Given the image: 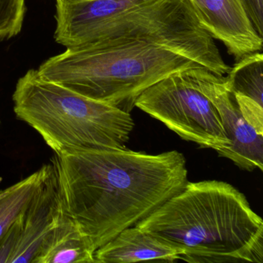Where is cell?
Returning <instances> with one entry per match:
<instances>
[{
  "instance_id": "obj_8",
  "label": "cell",
  "mask_w": 263,
  "mask_h": 263,
  "mask_svg": "<svg viewBox=\"0 0 263 263\" xmlns=\"http://www.w3.org/2000/svg\"><path fill=\"white\" fill-rule=\"evenodd\" d=\"M200 25L221 41L235 61L261 51L263 38L255 31L242 0H189Z\"/></svg>"
},
{
  "instance_id": "obj_13",
  "label": "cell",
  "mask_w": 263,
  "mask_h": 263,
  "mask_svg": "<svg viewBox=\"0 0 263 263\" xmlns=\"http://www.w3.org/2000/svg\"><path fill=\"white\" fill-rule=\"evenodd\" d=\"M263 55L261 51L237 61L224 77L226 85L234 97L263 105Z\"/></svg>"
},
{
  "instance_id": "obj_10",
  "label": "cell",
  "mask_w": 263,
  "mask_h": 263,
  "mask_svg": "<svg viewBox=\"0 0 263 263\" xmlns=\"http://www.w3.org/2000/svg\"><path fill=\"white\" fill-rule=\"evenodd\" d=\"M181 252L152 234L134 226L124 229L95 252V262H175Z\"/></svg>"
},
{
  "instance_id": "obj_1",
  "label": "cell",
  "mask_w": 263,
  "mask_h": 263,
  "mask_svg": "<svg viewBox=\"0 0 263 263\" xmlns=\"http://www.w3.org/2000/svg\"><path fill=\"white\" fill-rule=\"evenodd\" d=\"M63 209L95 251L155 212L185 187L178 151L150 155L127 148L90 149L51 160Z\"/></svg>"
},
{
  "instance_id": "obj_17",
  "label": "cell",
  "mask_w": 263,
  "mask_h": 263,
  "mask_svg": "<svg viewBox=\"0 0 263 263\" xmlns=\"http://www.w3.org/2000/svg\"><path fill=\"white\" fill-rule=\"evenodd\" d=\"M0 125H1V118H0Z\"/></svg>"
},
{
  "instance_id": "obj_11",
  "label": "cell",
  "mask_w": 263,
  "mask_h": 263,
  "mask_svg": "<svg viewBox=\"0 0 263 263\" xmlns=\"http://www.w3.org/2000/svg\"><path fill=\"white\" fill-rule=\"evenodd\" d=\"M95 252L90 240L62 209L32 263H93Z\"/></svg>"
},
{
  "instance_id": "obj_5",
  "label": "cell",
  "mask_w": 263,
  "mask_h": 263,
  "mask_svg": "<svg viewBox=\"0 0 263 263\" xmlns=\"http://www.w3.org/2000/svg\"><path fill=\"white\" fill-rule=\"evenodd\" d=\"M13 101L17 119L33 127L57 155L124 148L135 127L130 114L47 81L37 70L20 78Z\"/></svg>"
},
{
  "instance_id": "obj_2",
  "label": "cell",
  "mask_w": 263,
  "mask_h": 263,
  "mask_svg": "<svg viewBox=\"0 0 263 263\" xmlns=\"http://www.w3.org/2000/svg\"><path fill=\"white\" fill-rule=\"evenodd\" d=\"M56 1L55 41L67 49L155 43L218 76L230 70L189 0Z\"/></svg>"
},
{
  "instance_id": "obj_6",
  "label": "cell",
  "mask_w": 263,
  "mask_h": 263,
  "mask_svg": "<svg viewBox=\"0 0 263 263\" xmlns=\"http://www.w3.org/2000/svg\"><path fill=\"white\" fill-rule=\"evenodd\" d=\"M135 107L200 147L216 152L229 145L218 110L182 71L146 89L138 97Z\"/></svg>"
},
{
  "instance_id": "obj_3",
  "label": "cell",
  "mask_w": 263,
  "mask_h": 263,
  "mask_svg": "<svg viewBox=\"0 0 263 263\" xmlns=\"http://www.w3.org/2000/svg\"><path fill=\"white\" fill-rule=\"evenodd\" d=\"M135 226L178 249L187 262H263L262 219L224 181L187 182Z\"/></svg>"
},
{
  "instance_id": "obj_14",
  "label": "cell",
  "mask_w": 263,
  "mask_h": 263,
  "mask_svg": "<svg viewBox=\"0 0 263 263\" xmlns=\"http://www.w3.org/2000/svg\"><path fill=\"white\" fill-rule=\"evenodd\" d=\"M26 10V0H0V39L21 33Z\"/></svg>"
},
{
  "instance_id": "obj_4",
  "label": "cell",
  "mask_w": 263,
  "mask_h": 263,
  "mask_svg": "<svg viewBox=\"0 0 263 263\" xmlns=\"http://www.w3.org/2000/svg\"><path fill=\"white\" fill-rule=\"evenodd\" d=\"M198 67L195 60L173 49L137 42L67 49L43 63L37 71L47 81L130 114L146 89L170 75Z\"/></svg>"
},
{
  "instance_id": "obj_12",
  "label": "cell",
  "mask_w": 263,
  "mask_h": 263,
  "mask_svg": "<svg viewBox=\"0 0 263 263\" xmlns=\"http://www.w3.org/2000/svg\"><path fill=\"white\" fill-rule=\"evenodd\" d=\"M49 164L27 178L0 190V239L22 215L47 174Z\"/></svg>"
},
{
  "instance_id": "obj_15",
  "label": "cell",
  "mask_w": 263,
  "mask_h": 263,
  "mask_svg": "<svg viewBox=\"0 0 263 263\" xmlns=\"http://www.w3.org/2000/svg\"><path fill=\"white\" fill-rule=\"evenodd\" d=\"M21 233V215L0 239V263H10L19 242Z\"/></svg>"
},
{
  "instance_id": "obj_16",
  "label": "cell",
  "mask_w": 263,
  "mask_h": 263,
  "mask_svg": "<svg viewBox=\"0 0 263 263\" xmlns=\"http://www.w3.org/2000/svg\"><path fill=\"white\" fill-rule=\"evenodd\" d=\"M242 3L255 31L263 38V0H242Z\"/></svg>"
},
{
  "instance_id": "obj_9",
  "label": "cell",
  "mask_w": 263,
  "mask_h": 263,
  "mask_svg": "<svg viewBox=\"0 0 263 263\" xmlns=\"http://www.w3.org/2000/svg\"><path fill=\"white\" fill-rule=\"evenodd\" d=\"M58 180L52 163L21 215L19 242L10 263H32L62 211Z\"/></svg>"
},
{
  "instance_id": "obj_7",
  "label": "cell",
  "mask_w": 263,
  "mask_h": 263,
  "mask_svg": "<svg viewBox=\"0 0 263 263\" xmlns=\"http://www.w3.org/2000/svg\"><path fill=\"white\" fill-rule=\"evenodd\" d=\"M187 81L205 95L219 114L229 145L216 151L218 156L233 161L242 170L263 169V133L251 125L240 111L224 76L202 67L182 71Z\"/></svg>"
}]
</instances>
